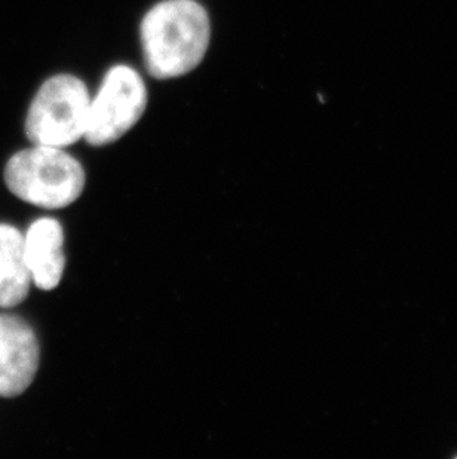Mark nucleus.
I'll use <instances>...</instances> for the list:
<instances>
[{
  "instance_id": "f257e3e1",
  "label": "nucleus",
  "mask_w": 457,
  "mask_h": 459,
  "mask_svg": "<svg viewBox=\"0 0 457 459\" xmlns=\"http://www.w3.org/2000/svg\"><path fill=\"white\" fill-rule=\"evenodd\" d=\"M142 52L153 78H178L196 69L207 54L211 24L196 0H164L142 22Z\"/></svg>"
},
{
  "instance_id": "f03ea898",
  "label": "nucleus",
  "mask_w": 457,
  "mask_h": 459,
  "mask_svg": "<svg viewBox=\"0 0 457 459\" xmlns=\"http://www.w3.org/2000/svg\"><path fill=\"white\" fill-rule=\"evenodd\" d=\"M4 182L20 200L36 207H69L82 195L87 176L79 160L61 148L20 151L4 167Z\"/></svg>"
},
{
  "instance_id": "7ed1b4c3",
  "label": "nucleus",
  "mask_w": 457,
  "mask_h": 459,
  "mask_svg": "<svg viewBox=\"0 0 457 459\" xmlns=\"http://www.w3.org/2000/svg\"><path fill=\"white\" fill-rule=\"evenodd\" d=\"M91 96L73 74H56L45 81L31 100L26 119L31 143L65 149L85 137Z\"/></svg>"
},
{
  "instance_id": "20e7f679",
  "label": "nucleus",
  "mask_w": 457,
  "mask_h": 459,
  "mask_svg": "<svg viewBox=\"0 0 457 459\" xmlns=\"http://www.w3.org/2000/svg\"><path fill=\"white\" fill-rule=\"evenodd\" d=\"M146 106V83L137 70L130 65H115L91 99L83 139L91 146L115 143L142 119Z\"/></svg>"
},
{
  "instance_id": "39448f33",
  "label": "nucleus",
  "mask_w": 457,
  "mask_h": 459,
  "mask_svg": "<svg viewBox=\"0 0 457 459\" xmlns=\"http://www.w3.org/2000/svg\"><path fill=\"white\" fill-rule=\"evenodd\" d=\"M39 368V342L27 321L0 314V397L13 399L31 385Z\"/></svg>"
},
{
  "instance_id": "423d86ee",
  "label": "nucleus",
  "mask_w": 457,
  "mask_h": 459,
  "mask_svg": "<svg viewBox=\"0 0 457 459\" xmlns=\"http://www.w3.org/2000/svg\"><path fill=\"white\" fill-rule=\"evenodd\" d=\"M65 232L60 221L42 217L31 223L24 237V250L31 282L40 290H52L60 284L65 268Z\"/></svg>"
},
{
  "instance_id": "0eeeda50",
  "label": "nucleus",
  "mask_w": 457,
  "mask_h": 459,
  "mask_svg": "<svg viewBox=\"0 0 457 459\" xmlns=\"http://www.w3.org/2000/svg\"><path fill=\"white\" fill-rule=\"evenodd\" d=\"M30 282L24 235L13 226L0 223V307H13L24 302Z\"/></svg>"
}]
</instances>
